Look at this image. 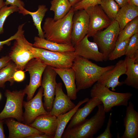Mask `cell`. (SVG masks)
Segmentation results:
<instances>
[{
  "label": "cell",
  "mask_w": 138,
  "mask_h": 138,
  "mask_svg": "<svg viewBox=\"0 0 138 138\" xmlns=\"http://www.w3.org/2000/svg\"><path fill=\"white\" fill-rule=\"evenodd\" d=\"M114 65L102 67L81 56H76L71 68L74 71L77 92L91 87L103 73Z\"/></svg>",
  "instance_id": "1"
},
{
  "label": "cell",
  "mask_w": 138,
  "mask_h": 138,
  "mask_svg": "<svg viewBox=\"0 0 138 138\" xmlns=\"http://www.w3.org/2000/svg\"><path fill=\"white\" fill-rule=\"evenodd\" d=\"M74 10L73 7L63 18L55 21L48 17L45 20L43 29L46 40L56 43L71 44L72 19Z\"/></svg>",
  "instance_id": "2"
},
{
  "label": "cell",
  "mask_w": 138,
  "mask_h": 138,
  "mask_svg": "<svg viewBox=\"0 0 138 138\" xmlns=\"http://www.w3.org/2000/svg\"><path fill=\"white\" fill-rule=\"evenodd\" d=\"M96 113L89 119L74 127L64 130L62 138H92L103 125L106 113L102 104L97 106Z\"/></svg>",
  "instance_id": "3"
},
{
  "label": "cell",
  "mask_w": 138,
  "mask_h": 138,
  "mask_svg": "<svg viewBox=\"0 0 138 138\" xmlns=\"http://www.w3.org/2000/svg\"><path fill=\"white\" fill-rule=\"evenodd\" d=\"M27 45L34 58H38L47 65L55 68L64 69L71 67L74 60L76 56L74 51L60 52L35 47L28 41Z\"/></svg>",
  "instance_id": "4"
},
{
  "label": "cell",
  "mask_w": 138,
  "mask_h": 138,
  "mask_svg": "<svg viewBox=\"0 0 138 138\" xmlns=\"http://www.w3.org/2000/svg\"><path fill=\"white\" fill-rule=\"evenodd\" d=\"M109 88L97 82L90 91V97H96L101 102L106 113L111 111L114 106H128L129 101L133 95L132 93L116 92L110 90Z\"/></svg>",
  "instance_id": "5"
},
{
  "label": "cell",
  "mask_w": 138,
  "mask_h": 138,
  "mask_svg": "<svg viewBox=\"0 0 138 138\" xmlns=\"http://www.w3.org/2000/svg\"><path fill=\"white\" fill-rule=\"evenodd\" d=\"M120 32L119 24L116 20L103 30L97 32L92 37L100 52L103 54L104 61H107L116 46Z\"/></svg>",
  "instance_id": "6"
},
{
  "label": "cell",
  "mask_w": 138,
  "mask_h": 138,
  "mask_svg": "<svg viewBox=\"0 0 138 138\" xmlns=\"http://www.w3.org/2000/svg\"><path fill=\"white\" fill-rule=\"evenodd\" d=\"M25 94L24 89L11 91L7 89L4 93L6 98L5 107L0 113V120L14 118L21 122L23 121L22 106Z\"/></svg>",
  "instance_id": "7"
},
{
  "label": "cell",
  "mask_w": 138,
  "mask_h": 138,
  "mask_svg": "<svg viewBox=\"0 0 138 138\" xmlns=\"http://www.w3.org/2000/svg\"><path fill=\"white\" fill-rule=\"evenodd\" d=\"M47 65L39 59L33 58L27 64L25 69L28 72L30 76L29 84L24 89L27 95V101L33 97L37 89L41 86L42 76Z\"/></svg>",
  "instance_id": "8"
},
{
  "label": "cell",
  "mask_w": 138,
  "mask_h": 138,
  "mask_svg": "<svg viewBox=\"0 0 138 138\" xmlns=\"http://www.w3.org/2000/svg\"><path fill=\"white\" fill-rule=\"evenodd\" d=\"M57 75L52 67L47 65L43 74L41 86L43 88V105L46 110L49 112L52 108L55 95L57 83L56 81Z\"/></svg>",
  "instance_id": "9"
},
{
  "label": "cell",
  "mask_w": 138,
  "mask_h": 138,
  "mask_svg": "<svg viewBox=\"0 0 138 138\" xmlns=\"http://www.w3.org/2000/svg\"><path fill=\"white\" fill-rule=\"evenodd\" d=\"M28 42L24 34L22 35L15 40L9 53V56L16 65L18 70H23L27 63L34 58L27 47Z\"/></svg>",
  "instance_id": "10"
},
{
  "label": "cell",
  "mask_w": 138,
  "mask_h": 138,
  "mask_svg": "<svg viewBox=\"0 0 138 138\" xmlns=\"http://www.w3.org/2000/svg\"><path fill=\"white\" fill-rule=\"evenodd\" d=\"M43 91L41 86L33 98L29 101H23V106L25 111L23 122L25 124L29 125L38 116L49 113L45 109L42 102Z\"/></svg>",
  "instance_id": "11"
},
{
  "label": "cell",
  "mask_w": 138,
  "mask_h": 138,
  "mask_svg": "<svg viewBox=\"0 0 138 138\" xmlns=\"http://www.w3.org/2000/svg\"><path fill=\"white\" fill-rule=\"evenodd\" d=\"M85 10L89 15V24L87 35L93 37L98 31L107 27L112 22L99 5L91 6Z\"/></svg>",
  "instance_id": "12"
},
{
  "label": "cell",
  "mask_w": 138,
  "mask_h": 138,
  "mask_svg": "<svg viewBox=\"0 0 138 138\" xmlns=\"http://www.w3.org/2000/svg\"><path fill=\"white\" fill-rule=\"evenodd\" d=\"M89 24V17L85 10L74 11L71 36V43L74 46L87 35Z\"/></svg>",
  "instance_id": "13"
},
{
  "label": "cell",
  "mask_w": 138,
  "mask_h": 138,
  "mask_svg": "<svg viewBox=\"0 0 138 138\" xmlns=\"http://www.w3.org/2000/svg\"><path fill=\"white\" fill-rule=\"evenodd\" d=\"M86 35L80 42L74 46V52L76 56L97 62L104 61L103 54L99 51L97 44L90 41Z\"/></svg>",
  "instance_id": "14"
},
{
  "label": "cell",
  "mask_w": 138,
  "mask_h": 138,
  "mask_svg": "<svg viewBox=\"0 0 138 138\" xmlns=\"http://www.w3.org/2000/svg\"><path fill=\"white\" fill-rule=\"evenodd\" d=\"M126 71L125 60H119L113 68L102 75L97 82L109 88H111L112 90L114 91L117 87L124 84V82H119V78L122 75L125 74Z\"/></svg>",
  "instance_id": "15"
},
{
  "label": "cell",
  "mask_w": 138,
  "mask_h": 138,
  "mask_svg": "<svg viewBox=\"0 0 138 138\" xmlns=\"http://www.w3.org/2000/svg\"><path fill=\"white\" fill-rule=\"evenodd\" d=\"M55 96L49 112L50 114L57 117L71 110L76 106L68 95L64 93L61 83H57Z\"/></svg>",
  "instance_id": "16"
},
{
  "label": "cell",
  "mask_w": 138,
  "mask_h": 138,
  "mask_svg": "<svg viewBox=\"0 0 138 138\" xmlns=\"http://www.w3.org/2000/svg\"><path fill=\"white\" fill-rule=\"evenodd\" d=\"M124 119V132L121 138H138V112L134 109L133 104L129 102Z\"/></svg>",
  "instance_id": "17"
},
{
  "label": "cell",
  "mask_w": 138,
  "mask_h": 138,
  "mask_svg": "<svg viewBox=\"0 0 138 138\" xmlns=\"http://www.w3.org/2000/svg\"><path fill=\"white\" fill-rule=\"evenodd\" d=\"M7 119L5 123L9 130V138H27L30 136L44 134L29 125L10 118Z\"/></svg>",
  "instance_id": "18"
},
{
  "label": "cell",
  "mask_w": 138,
  "mask_h": 138,
  "mask_svg": "<svg viewBox=\"0 0 138 138\" xmlns=\"http://www.w3.org/2000/svg\"><path fill=\"white\" fill-rule=\"evenodd\" d=\"M29 125L54 138L57 127V117L49 113L42 115Z\"/></svg>",
  "instance_id": "19"
},
{
  "label": "cell",
  "mask_w": 138,
  "mask_h": 138,
  "mask_svg": "<svg viewBox=\"0 0 138 138\" xmlns=\"http://www.w3.org/2000/svg\"><path fill=\"white\" fill-rule=\"evenodd\" d=\"M101 104H102L101 102L96 97L89 99L83 107L78 109L71 119L66 129L72 128L84 122L94 108Z\"/></svg>",
  "instance_id": "20"
},
{
  "label": "cell",
  "mask_w": 138,
  "mask_h": 138,
  "mask_svg": "<svg viewBox=\"0 0 138 138\" xmlns=\"http://www.w3.org/2000/svg\"><path fill=\"white\" fill-rule=\"evenodd\" d=\"M52 68L63 81L66 89L67 95L71 100H76L77 98V91L75 73L73 69L71 67L64 69Z\"/></svg>",
  "instance_id": "21"
},
{
  "label": "cell",
  "mask_w": 138,
  "mask_h": 138,
  "mask_svg": "<svg viewBox=\"0 0 138 138\" xmlns=\"http://www.w3.org/2000/svg\"><path fill=\"white\" fill-rule=\"evenodd\" d=\"M138 16V7L129 2L120 8L115 20L119 24L120 32L128 22Z\"/></svg>",
  "instance_id": "22"
},
{
  "label": "cell",
  "mask_w": 138,
  "mask_h": 138,
  "mask_svg": "<svg viewBox=\"0 0 138 138\" xmlns=\"http://www.w3.org/2000/svg\"><path fill=\"white\" fill-rule=\"evenodd\" d=\"M34 40L32 45L35 47L62 52L74 51V46L72 44H59L37 36L34 37Z\"/></svg>",
  "instance_id": "23"
},
{
  "label": "cell",
  "mask_w": 138,
  "mask_h": 138,
  "mask_svg": "<svg viewBox=\"0 0 138 138\" xmlns=\"http://www.w3.org/2000/svg\"><path fill=\"white\" fill-rule=\"evenodd\" d=\"M124 60L126 66L125 73L127 77L124 84L136 89H138V62L133 59L126 56Z\"/></svg>",
  "instance_id": "24"
},
{
  "label": "cell",
  "mask_w": 138,
  "mask_h": 138,
  "mask_svg": "<svg viewBox=\"0 0 138 138\" xmlns=\"http://www.w3.org/2000/svg\"><path fill=\"white\" fill-rule=\"evenodd\" d=\"M86 98L79 101L73 109L66 113L57 117V127L54 138H61L62 134L67 124L71 120L72 117L79 107L89 100Z\"/></svg>",
  "instance_id": "25"
},
{
  "label": "cell",
  "mask_w": 138,
  "mask_h": 138,
  "mask_svg": "<svg viewBox=\"0 0 138 138\" xmlns=\"http://www.w3.org/2000/svg\"><path fill=\"white\" fill-rule=\"evenodd\" d=\"M50 10L54 12L55 21L63 18L72 7L68 0H52Z\"/></svg>",
  "instance_id": "26"
},
{
  "label": "cell",
  "mask_w": 138,
  "mask_h": 138,
  "mask_svg": "<svg viewBox=\"0 0 138 138\" xmlns=\"http://www.w3.org/2000/svg\"><path fill=\"white\" fill-rule=\"evenodd\" d=\"M48 10L46 5H40L38 6L37 10L32 12L27 10L26 15H30L32 17L34 25L38 31V35L40 38H44V33L41 27V23L46 12Z\"/></svg>",
  "instance_id": "27"
},
{
  "label": "cell",
  "mask_w": 138,
  "mask_h": 138,
  "mask_svg": "<svg viewBox=\"0 0 138 138\" xmlns=\"http://www.w3.org/2000/svg\"><path fill=\"white\" fill-rule=\"evenodd\" d=\"M18 70L16 65L11 61L6 66L0 70V87L4 88L5 83L9 81L11 86L15 82L13 76L15 72Z\"/></svg>",
  "instance_id": "28"
},
{
  "label": "cell",
  "mask_w": 138,
  "mask_h": 138,
  "mask_svg": "<svg viewBox=\"0 0 138 138\" xmlns=\"http://www.w3.org/2000/svg\"><path fill=\"white\" fill-rule=\"evenodd\" d=\"M138 33V17L128 22L120 31L116 43L130 38L134 34Z\"/></svg>",
  "instance_id": "29"
},
{
  "label": "cell",
  "mask_w": 138,
  "mask_h": 138,
  "mask_svg": "<svg viewBox=\"0 0 138 138\" xmlns=\"http://www.w3.org/2000/svg\"><path fill=\"white\" fill-rule=\"evenodd\" d=\"M99 5L111 21L115 20L120 7L114 0H102Z\"/></svg>",
  "instance_id": "30"
},
{
  "label": "cell",
  "mask_w": 138,
  "mask_h": 138,
  "mask_svg": "<svg viewBox=\"0 0 138 138\" xmlns=\"http://www.w3.org/2000/svg\"><path fill=\"white\" fill-rule=\"evenodd\" d=\"M130 38L116 43L115 48L109 56L108 60H113L125 55Z\"/></svg>",
  "instance_id": "31"
},
{
  "label": "cell",
  "mask_w": 138,
  "mask_h": 138,
  "mask_svg": "<svg viewBox=\"0 0 138 138\" xmlns=\"http://www.w3.org/2000/svg\"><path fill=\"white\" fill-rule=\"evenodd\" d=\"M19 11L17 7L11 5H5L0 10V34L4 32V24L7 17L13 13L19 12Z\"/></svg>",
  "instance_id": "32"
},
{
  "label": "cell",
  "mask_w": 138,
  "mask_h": 138,
  "mask_svg": "<svg viewBox=\"0 0 138 138\" xmlns=\"http://www.w3.org/2000/svg\"><path fill=\"white\" fill-rule=\"evenodd\" d=\"M138 50V33L132 36L128 45L125 55L132 58L136 52Z\"/></svg>",
  "instance_id": "33"
},
{
  "label": "cell",
  "mask_w": 138,
  "mask_h": 138,
  "mask_svg": "<svg viewBox=\"0 0 138 138\" xmlns=\"http://www.w3.org/2000/svg\"><path fill=\"white\" fill-rule=\"evenodd\" d=\"M102 0H82L72 7L75 11L81 10H85L89 7L99 5Z\"/></svg>",
  "instance_id": "34"
},
{
  "label": "cell",
  "mask_w": 138,
  "mask_h": 138,
  "mask_svg": "<svg viewBox=\"0 0 138 138\" xmlns=\"http://www.w3.org/2000/svg\"><path fill=\"white\" fill-rule=\"evenodd\" d=\"M24 24H23L19 26L17 32L14 35L6 40L0 41V51L3 49L4 45L9 44L11 41L16 40L24 34V31L23 28Z\"/></svg>",
  "instance_id": "35"
},
{
  "label": "cell",
  "mask_w": 138,
  "mask_h": 138,
  "mask_svg": "<svg viewBox=\"0 0 138 138\" xmlns=\"http://www.w3.org/2000/svg\"><path fill=\"white\" fill-rule=\"evenodd\" d=\"M5 2L6 5H10L17 7L19 10V13L22 14L24 16L26 15L27 10L24 7V3L21 0H6Z\"/></svg>",
  "instance_id": "36"
},
{
  "label": "cell",
  "mask_w": 138,
  "mask_h": 138,
  "mask_svg": "<svg viewBox=\"0 0 138 138\" xmlns=\"http://www.w3.org/2000/svg\"><path fill=\"white\" fill-rule=\"evenodd\" d=\"M111 116V113H110L106 129L103 132L97 136L96 137V138H111L112 137V136L110 130V126L112 123Z\"/></svg>",
  "instance_id": "37"
},
{
  "label": "cell",
  "mask_w": 138,
  "mask_h": 138,
  "mask_svg": "<svg viewBox=\"0 0 138 138\" xmlns=\"http://www.w3.org/2000/svg\"><path fill=\"white\" fill-rule=\"evenodd\" d=\"M25 75L23 70H18L15 73L13 79L15 81L20 82L23 81L25 79Z\"/></svg>",
  "instance_id": "38"
},
{
  "label": "cell",
  "mask_w": 138,
  "mask_h": 138,
  "mask_svg": "<svg viewBox=\"0 0 138 138\" xmlns=\"http://www.w3.org/2000/svg\"><path fill=\"white\" fill-rule=\"evenodd\" d=\"M11 60L9 55L4 56L0 58V70L7 65Z\"/></svg>",
  "instance_id": "39"
},
{
  "label": "cell",
  "mask_w": 138,
  "mask_h": 138,
  "mask_svg": "<svg viewBox=\"0 0 138 138\" xmlns=\"http://www.w3.org/2000/svg\"><path fill=\"white\" fill-rule=\"evenodd\" d=\"M27 138H52V137L51 136L44 133L30 136Z\"/></svg>",
  "instance_id": "40"
},
{
  "label": "cell",
  "mask_w": 138,
  "mask_h": 138,
  "mask_svg": "<svg viewBox=\"0 0 138 138\" xmlns=\"http://www.w3.org/2000/svg\"><path fill=\"white\" fill-rule=\"evenodd\" d=\"M2 120H0V138H5V137L4 134L3 121Z\"/></svg>",
  "instance_id": "41"
},
{
  "label": "cell",
  "mask_w": 138,
  "mask_h": 138,
  "mask_svg": "<svg viewBox=\"0 0 138 138\" xmlns=\"http://www.w3.org/2000/svg\"><path fill=\"white\" fill-rule=\"evenodd\" d=\"M121 8L128 2L129 0H114Z\"/></svg>",
  "instance_id": "42"
},
{
  "label": "cell",
  "mask_w": 138,
  "mask_h": 138,
  "mask_svg": "<svg viewBox=\"0 0 138 138\" xmlns=\"http://www.w3.org/2000/svg\"><path fill=\"white\" fill-rule=\"evenodd\" d=\"M72 7L80 2L82 0H68Z\"/></svg>",
  "instance_id": "43"
},
{
  "label": "cell",
  "mask_w": 138,
  "mask_h": 138,
  "mask_svg": "<svg viewBox=\"0 0 138 138\" xmlns=\"http://www.w3.org/2000/svg\"><path fill=\"white\" fill-rule=\"evenodd\" d=\"M128 2L138 7V0H129Z\"/></svg>",
  "instance_id": "44"
},
{
  "label": "cell",
  "mask_w": 138,
  "mask_h": 138,
  "mask_svg": "<svg viewBox=\"0 0 138 138\" xmlns=\"http://www.w3.org/2000/svg\"><path fill=\"white\" fill-rule=\"evenodd\" d=\"M5 5V2L4 0H0V10Z\"/></svg>",
  "instance_id": "45"
},
{
  "label": "cell",
  "mask_w": 138,
  "mask_h": 138,
  "mask_svg": "<svg viewBox=\"0 0 138 138\" xmlns=\"http://www.w3.org/2000/svg\"><path fill=\"white\" fill-rule=\"evenodd\" d=\"M1 94L0 93V100L1 99Z\"/></svg>",
  "instance_id": "46"
}]
</instances>
